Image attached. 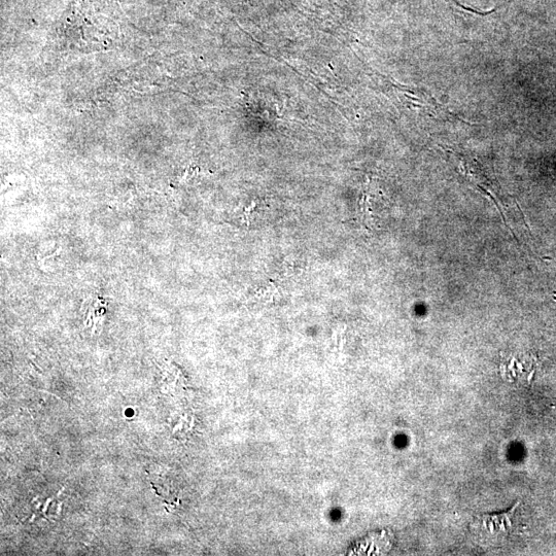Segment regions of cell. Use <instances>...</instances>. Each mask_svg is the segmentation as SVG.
Segmentation results:
<instances>
[{
  "mask_svg": "<svg viewBox=\"0 0 556 556\" xmlns=\"http://www.w3.org/2000/svg\"><path fill=\"white\" fill-rule=\"evenodd\" d=\"M517 502L512 509L500 514H483L477 516L472 525L471 532L479 543L495 545L505 541L511 534L513 518Z\"/></svg>",
  "mask_w": 556,
  "mask_h": 556,
  "instance_id": "1",
  "label": "cell"
}]
</instances>
